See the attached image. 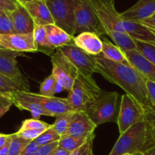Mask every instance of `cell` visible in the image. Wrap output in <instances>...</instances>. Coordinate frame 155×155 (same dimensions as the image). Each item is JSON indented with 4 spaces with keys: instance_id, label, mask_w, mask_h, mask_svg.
I'll return each instance as SVG.
<instances>
[{
    "instance_id": "f546056e",
    "label": "cell",
    "mask_w": 155,
    "mask_h": 155,
    "mask_svg": "<svg viewBox=\"0 0 155 155\" xmlns=\"http://www.w3.org/2000/svg\"><path fill=\"white\" fill-rule=\"evenodd\" d=\"M136 50L155 65V43L135 41Z\"/></svg>"
},
{
    "instance_id": "ab89813d",
    "label": "cell",
    "mask_w": 155,
    "mask_h": 155,
    "mask_svg": "<svg viewBox=\"0 0 155 155\" xmlns=\"http://www.w3.org/2000/svg\"><path fill=\"white\" fill-rule=\"evenodd\" d=\"M138 23L142 24L143 26L147 27L148 30H150L152 33L155 34V12L153 15H150V17H148V18H145V19L142 20V21H139Z\"/></svg>"
},
{
    "instance_id": "816d5d0a",
    "label": "cell",
    "mask_w": 155,
    "mask_h": 155,
    "mask_svg": "<svg viewBox=\"0 0 155 155\" xmlns=\"http://www.w3.org/2000/svg\"><path fill=\"white\" fill-rule=\"evenodd\" d=\"M13 1H15V2H16V0H13Z\"/></svg>"
},
{
    "instance_id": "f5cc1de1",
    "label": "cell",
    "mask_w": 155,
    "mask_h": 155,
    "mask_svg": "<svg viewBox=\"0 0 155 155\" xmlns=\"http://www.w3.org/2000/svg\"><path fill=\"white\" fill-rule=\"evenodd\" d=\"M125 155H130V154H125Z\"/></svg>"
},
{
    "instance_id": "4fadbf2b",
    "label": "cell",
    "mask_w": 155,
    "mask_h": 155,
    "mask_svg": "<svg viewBox=\"0 0 155 155\" xmlns=\"http://www.w3.org/2000/svg\"><path fill=\"white\" fill-rule=\"evenodd\" d=\"M0 45L5 48L19 52L37 51L33 33L0 34Z\"/></svg>"
},
{
    "instance_id": "603a6c76",
    "label": "cell",
    "mask_w": 155,
    "mask_h": 155,
    "mask_svg": "<svg viewBox=\"0 0 155 155\" xmlns=\"http://www.w3.org/2000/svg\"><path fill=\"white\" fill-rule=\"evenodd\" d=\"M101 40L103 42L101 54L103 57L111 61L129 64L126 56L119 48H118L115 44L103 36L102 37Z\"/></svg>"
},
{
    "instance_id": "6da1fadb",
    "label": "cell",
    "mask_w": 155,
    "mask_h": 155,
    "mask_svg": "<svg viewBox=\"0 0 155 155\" xmlns=\"http://www.w3.org/2000/svg\"><path fill=\"white\" fill-rule=\"evenodd\" d=\"M96 73L106 80L117 85L138 101L144 110L153 107L149 101L146 88V79L130 64L111 61L101 54L94 56Z\"/></svg>"
},
{
    "instance_id": "2e32d148",
    "label": "cell",
    "mask_w": 155,
    "mask_h": 155,
    "mask_svg": "<svg viewBox=\"0 0 155 155\" xmlns=\"http://www.w3.org/2000/svg\"><path fill=\"white\" fill-rule=\"evenodd\" d=\"M129 64L147 80L155 82V65L136 49L122 51Z\"/></svg>"
},
{
    "instance_id": "3957f363",
    "label": "cell",
    "mask_w": 155,
    "mask_h": 155,
    "mask_svg": "<svg viewBox=\"0 0 155 155\" xmlns=\"http://www.w3.org/2000/svg\"><path fill=\"white\" fill-rule=\"evenodd\" d=\"M121 100L118 92L103 90L84 112L97 127L105 123H117Z\"/></svg>"
},
{
    "instance_id": "52a82bcc",
    "label": "cell",
    "mask_w": 155,
    "mask_h": 155,
    "mask_svg": "<svg viewBox=\"0 0 155 155\" xmlns=\"http://www.w3.org/2000/svg\"><path fill=\"white\" fill-rule=\"evenodd\" d=\"M51 63L52 74L63 86L64 90L69 92L79 74L78 69L59 49L51 54Z\"/></svg>"
},
{
    "instance_id": "5b68a950",
    "label": "cell",
    "mask_w": 155,
    "mask_h": 155,
    "mask_svg": "<svg viewBox=\"0 0 155 155\" xmlns=\"http://www.w3.org/2000/svg\"><path fill=\"white\" fill-rule=\"evenodd\" d=\"M74 24L75 36L83 32H91L99 36L106 35L96 15L91 0H75Z\"/></svg>"
},
{
    "instance_id": "cb8c5ba5",
    "label": "cell",
    "mask_w": 155,
    "mask_h": 155,
    "mask_svg": "<svg viewBox=\"0 0 155 155\" xmlns=\"http://www.w3.org/2000/svg\"><path fill=\"white\" fill-rule=\"evenodd\" d=\"M33 34L37 51H41L46 54L51 55L54 52L55 48L49 42L45 26L34 24Z\"/></svg>"
},
{
    "instance_id": "f35d334b",
    "label": "cell",
    "mask_w": 155,
    "mask_h": 155,
    "mask_svg": "<svg viewBox=\"0 0 155 155\" xmlns=\"http://www.w3.org/2000/svg\"><path fill=\"white\" fill-rule=\"evenodd\" d=\"M18 2L13 0H0V9L5 12H12L18 6Z\"/></svg>"
},
{
    "instance_id": "8fae6325",
    "label": "cell",
    "mask_w": 155,
    "mask_h": 155,
    "mask_svg": "<svg viewBox=\"0 0 155 155\" xmlns=\"http://www.w3.org/2000/svg\"><path fill=\"white\" fill-rule=\"evenodd\" d=\"M58 49L60 50L75 66L80 74L85 77H92L93 74L96 73L94 56L88 54L74 44L64 45Z\"/></svg>"
},
{
    "instance_id": "f1b7e54d",
    "label": "cell",
    "mask_w": 155,
    "mask_h": 155,
    "mask_svg": "<svg viewBox=\"0 0 155 155\" xmlns=\"http://www.w3.org/2000/svg\"><path fill=\"white\" fill-rule=\"evenodd\" d=\"M11 136H12V141L9 147V155H19L21 151L26 148V146L31 142L19 137L15 133L11 134Z\"/></svg>"
},
{
    "instance_id": "7c38bea8",
    "label": "cell",
    "mask_w": 155,
    "mask_h": 155,
    "mask_svg": "<svg viewBox=\"0 0 155 155\" xmlns=\"http://www.w3.org/2000/svg\"><path fill=\"white\" fill-rule=\"evenodd\" d=\"M25 94L38 104L43 106V108L50 114L51 117H57L61 115L75 112V110L73 108L67 98L44 96L40 95L39 93H33L30 92H25Z\"/></svg>"
},
{
    "instance_id": "e0dca14e",
    "label": "cell",
    "mask_w": 155,
    "mask_h": 155,
    "mask_svg": "<svg viewBox=\"0 0 155 155\" xmlns=\"http://www.w3.org/2000/svg\"><path fill=\"white\" fill-rule=\"evenodd\" d=\"M155 12V0H138L134 5L121 13L122 19L139 22Z\"/></svg>"
},
{
    "instance_id": "e575fe53",
    "label": "cell",
    "mask_w": 155,
    "mask_h": 155,
    "mask_svg": "<svg viewBox=\"0 0 155 155\" xmlns=\"http://www.w3.org/2000/svg\"><path fill=\"white\" fill-rule=\"evenodd\" d=\"M13 104V101L7 93L0 92V118L7 113Z\"/></svg>"
},
{
    "instance_id": "7bdbcfd3",
    "label": "cell",
    "mask_w": 155,
    "mask_h": 155,
    "mask_svg": "<svg viewBox=\"0 0 155 155\" xmlns=\"http://www.w3.org/2000/svg\"><path fill=\"white\" fill-rule=\"evenodd\" d=\"M11 141H12V136H11V134H10V136H9V138L8 139L4 147L0 150V155H9V147H10Z\"/></svg>"
},
{
    "instance_id": "db71d44e",
    "label": "cell",
    "mask_w": 155,
    "mask_h": 155,
    "mask_svg": "<svg viewBox=\"0 0 155 155\" xmlns=\"http://www.w3.org/2000/svg\"><path fill=\"white\" fill-rule=\"evenodd\" d=\"M51 155H54V154H51Z\"/></svg>"
},
{
    "instance_id": "ffe728a7",
    "label": "cell",
    "mask_w": 155,
    "mask_h": 155,
    "mask_svg": "<svg viewBox=\"0 0 155 155\" xmlns=\"http://www.w3.org/2000/svg\"><path fill=\"white\" fill-rule=\"evenodd\" d=\"M23 6L29 12L34 21V24L44 26L54 24L53 18L45 0H35Z\"/></svg>"
},
{
    "instance_id": "c3c4849f",
    "label": "cell",
    "mask_w": 155,
    "mask_h": 155,
    "mask_svg": "<svg viewBox=\"0 0 155 155\" xmlns=\"http://www.w3.org/2000/svg\"><path fill=\"white\" fill-rule=\"evenodd\" d=\"M3 12H3V11L2 10V9H0V15H2V14Z\"/></svg>"
},
{
    "instance_id": "bcb514c9",
    "label": "cell",
    "mask_w": 155,
    "mask_h": 155,
    "mask_svg": "<svg viewBox=\"0 0 155 155\" xmlns=\"http://www.w3.org/2000/svg\"><path fill=\"white\" fill-rule=\"evenodd\" d=\"M144 155H155V145L144 153Z\"/></svg>"
},
{
    "instance_id": "4316f807",
    "label": "cell",
    "mask_w": 155,
    "mask_h": 155,
    "mask_svg": "<svg viewBox=\"0 0 155 155\" xmlns=\"http://www.w3.org/2000/svg\"><path fill=\"white\" fill-rule=\"evenodd\" d=\"M74 113V112H73ZM66 114L61 115V116L56 117L54 124H52V127L53 130L57 133L60 136H63L67 135L68 131V127H69L70 122H71L72 114Z\"/></svg>"
},
{
    "instance_id": "30bf717a",
    "label": "cell",
    "mask_w": 155,
    "mask_h": 155,
    "mask_svg": "<svg viewBox=\"0 0 155 155\" xmlns=\"http://www.w3.org/2000/svg\"><path fill=\"white\" fill-rule=\"evenodd\" d=\"M24 55L23 52L12 51L7 48L0 49V74L16 82L24 92H30L27 79L21 72L16 58Z\"/></svg>"
},
{
    "instance_id": "d6986e66",
    "label": "cell",
    "mask_w": 155,
    "mask_h": 155,
    "mask_svg": "<svg viewBox=\"0 0 155 155\" xmlns=\"http://www.w3.org/2000/svg\"><path fill=\"white\" fill-rule=\"evenodd\" d=\"M10 16L15 33L21 34L33 33L34 21L24 6L18 4L16 8L10 12Z\"/></svg>"
},
{
    "instance_id": "7dc6e473",
    "label": "cell",
    "mask_w": 155,
    "mask_h": 155,
    "mask_svg": "<svg viewBox=\"0 0 155 155\" xmlns=\"http://www.w3.org/2000/svg\"><path fill=\"white\" fill-rule=\"evenodd\" d=\"M33 1H35V0H16L17 2H18V4L21 5H24L27 4V3Z\"/></svg>"
},
{
    "instance_id": "277c9868",
    "label": "cell",
    "mask_w": 155,
    "mask_h": 155,
    "mask_svg": "<svg viewBox=\"0 0 155 155\" xmlns=\"http://www.w3.org/2000/svg\"><path fill=\"white\" fill-rule=\"evenodd\" d=\"M103 92L92 77L79 74L69 91L68 98L75 111H84L90 104Z\"/></svg>"
},
{
    "instance_id": "60d3db41",
    "label": "cell",
    "mask_w": 155,
    "mask_h": 155,
    "mask_svg": "<svg viewBox=\"0 0 155 155\" xmlns=\"http://www.w3.org/2000/svg\"><path fill=\"white\" fill-rule=\"evenodd\" d=\"M39 147L40 146L35 142V141H31L19 155H33L36 152Z\"/></svg>"
},
{
    "instance_id": "9c48e42d",
    "label": "cell",
    "mask_w": 155,
    "mask_h": 155,
    "mask_svg": "<svg viewBox=\"0 0 155 155\" xmlns=\"http://www.w3.org/2000/svg\"><path fill=\"white\" fill-rule=\"evenodd\" d=\"M144 119L145 110L142 106L128 94L122 95L121 106L116 123L119 134H122L131 127Z\"/></svg>"
},
{
    "instance_id": "44dd1931",
    "label": "cell",
    "mask_w": 155,
    "mask_h": 155,
    "mask_svg": "<svg viewBox=\"0 0 155 155\" xmlns=\"http://www.w3.org/2000/svg\"><path fill=\"white\" fill-rule=\"evenodd\" d=\"M125 31L134 41L155 43V34L138 22L122 19Z\"/></svg>"
},
{
    "instance_id": "4dcf8cb0",
    "label": "cell",
    "mask_w": 155,
    "mask_h": 155,
    "mask_svg": "<svg viewBox=\"0 0 155 155\" xmlns=\"http://www.w3.org/2000/svg\"><path fill=\"white\" fill-rule=\"evenodd\" d=\"M15 91H22L21 86L12 79L0 74V92L11 93Z\"/></svg>"
},
{
    "instance_id": "484cf974",
    "label": "cell",
    "mask_w": 155,
    "mask_h": 155,
    "mask_svg": "<svg viewBox=\"0 0 155 155\" xmlns=\"http://www.w3.org/2000/svg\"><path fill=\"white\" fill-rule=\"evenodd\" d=\"M89 138L82 139V138L74 137V136H69V135H65L63 136H61L60 139L59 141V147L71 152V151H74L77 148H78L79 147L81 146L82 145H84Z\"/></svg>"
},
{
    "instance_id": "9a60e30c",
    "label": "cell",
    "mask_w": 155,
    "mask_h": 155,
    "mask_svg": "<svg viewBox=\"0 0 155 155\" xmlns=\"http://www.w3.org/2000/svg\"><path fill=\"white\" fill-rule=\"evenodd\" d=\"M7 94L13 101V104L20 110L30 112L34 119H39L41 116L51 117L50 114L43 106L27 96L24 91H15Z\"/></svg>"
},
{
    "instance_id": "681fc988",
    "label": "cell",
    "mask_w": 155,
    "mask_h": 155,
    "mask_svg": "<svg viewBox=\"0 0 155 155\" xmlns=\"http://www.w3.org/2000/svg\"><path fill=\"white\" fill-rule=\"evenodd\" d=\"M1 48H5L3 46H2L1 45H0V49H1Z\"/></svg>"
},
{
    "instance_id": "f907efd6",
    "label": "cell",
    "mask_w": 155,
    "mask_h": 155,
    "mask_svg": "<svg viewBox=\"0 0 155 155\" xmlns=\"http://www.w3.org/2000/svg\"><path fill=\"white\" fill-rule=\"evenodd\" d=\"M138 155H144V154H143V153H141V154H139Z\"/></svg>"
},
{
    "instance_id": "7a4b0ae2",
    "label": "cell",
    "mask_w": 155,
    "mask_h": 155,
    "mask_svg": "<svg viewBox=\"0 0 155 155\" xmlns=\"http://www.w3.org/2000/svg\"><path fill=\"white\" fill-rule=\"evenodd\" d=\"M155 145V134L145 119L120 134L109 155H138Z\"/></svg>"
},
{
    "instance_id": "ba28073f",
    "label": "cell",
    "mask_w": 155,
    "mask_h": 155,
    "mask_svg": "<svg viewBox=\"0 0 155 155\" xmlns=\"http://www.w3.org/2000/svg\"><path fill=\"white\" fill-rule=\"evenodd\" d=\"M91 2L106 35L112 31L126 33L123 28L121 13L115 9L114 0H91Z\"/></svg>"
},
{
    "instance_id": "5bb4252c",
    "label": "cell",
    "mask_w": 155,
    "mask_h": 155,
    "mask_svg": "<svg viewBox=\"0 0 155 155\" xmlns=\"http://www.w3.org/2000/svg\"><path fill=\"white\" fill-rule=\"evenodd\" d=\"M97 126L83 111H75L72 114L67 135L77 138L88 139L94 136Z\"/></svg>"
},
{
    "instance_id": "ee69618b",
    "label": "cell",
    "mask_w": 155,
    "mask_h": 155,
    "mask_svg": "<svg viewBox=\"0 0 155 155\" xmlns=\"http://www.w3.org/2000/svg\"><path fill=\"white\" fill-rule=\"evenodd\" d=\"M70 154H71L70 151H67V150L64 149L62 148H60L59 146L57 147V148L55 150L54 153H53L54 155H70Z\"/></svg>"
},
{
    "instance_id": "d590c367",
    "label": "cell",
    "mask_w": 155,
    "mask_h": 155,
    "mask_svg": "<svg viewBox=\"0 0 155 155\" xmlns=\"http://www.w3.org/2000/svg\"><path fill=\"white\" fill-rule=\"evenodd\" d=\"M43 132V130H18L15 133H16L17 136L22 138V139H27L29 141H34Z\"/></svg>"
},
{
    "instance_id": "d4e9b609",
    "label": "cell",
    "mask_w": 155,
    "mask_h": 155,
    "mask_svg": "<svg viewBox=\"0 0 155 155\" xmlns=\"http://www.w3.org/2000/svg\"><path fill=\"white\" fill-rule=\"evenodd\" d=\"M63 86L56 81L53 74L49 75L40 86L39 94L44 96H54L55 94L63 90Z\"/></svg>"
},
{
    "instance_id": "ac0fdd59",
    "label": "cell",
    "mask_w": 155,
    "mask_h": 155,
    "mask_svg": "<svg viewBox=\"0 0 155 155\" xmlns=\"http://www.w3.org/2000/svg\"><path fill=\"white\" fill-rule=\"evenodd\" d=\"M73 42L77 47L93 56L101 54L103 42L96 33L83 32L74 36Z\"/></svg>"
},
{
    "instance_id": "836d02e7",
    "label": "cell",
    "mask_w": 155,
    "mask_h": 155,
    "mask_svg": "<svg viewBox=\"0 0 155 155\" xmlns=\"http://www.w3.org/2000/svg\"><path fill=\"white\" fill-rule=\"evenodd\" d=\"M95 136H91L86 142L74 151H71L70 155H94L93 153V141Z\"/></svg>"
},
{
    "instance_id": "f6af8a7d",
    "label": "cell",
    "mask_w": 155,
    "mask_h": 155,
    "mask_svg": "<svg viewBox=\"0 0 155 155\" xmlns=\"http://www.w3.org/2000/svg\"><path fill=\"white\" fill-rule=\"evenodd\" d=\"M9 136H10V134H0V150H1L2 148L4 147V145H5L6 142H7Z\"/></svg>"
},
{
    "instance_id": "1f68e13d",
    "label": "cell",
    "mask_w": 155,
    "mask_h": 155,
    "mask_svg": "<svg viewBox=\"0 0 155 155\" xmlns=\"http://www.w3.org/2000/svg\"><path fill=\"white\" fill-rule=\"evenodd\" d=\"M51 127V125L46 123L43 122L42 120H40L39 119H26L21 124V127L19 130H46Z\"/></svg>"
},
{
    "instance_id": "7402d4cb",
    "label": "cell",
    "mask_w": 155,
    "mask_h": 155,
    "mask_svg": "<svg viewBox=\"0 0 155 155\" xmlns=\"http://www.w3.org/2000/svg\"><path fill=\"white\" fill-rule=\"evenodd\" d=\"M45 28L49 42L55 49H58L64 45L74 44V36H71L54 24L45 25Z\"/></svg>"
},
{
    "instance_id": "b9f144b4",
    "label": "cell",
    "mask_w": 155,
    "mask_h": 155,
    "mask_svg": "<svg viewBox=\"0 0 155 155\" xmlns=\"http://www.w3.org/2000/svg\"><path fill=\"white\" fill-rule=\"evenodd\" d=\"M145 118L150 125L151 126L152 129L153 130V133L155 134V108L154 107H150L148 110L145 111Z\"/></svg>"
},
{
    "instance_id": "8992f818",
    "label": "cell",
    "mask_w": 155,
    "mask_h": 155,
    "mask_svg": "<svg viewBox=\"0 0 155 155\" xmlns=\"http://www.w3.org/2000/svg\"><path fill=\"white\" fill-rule=\"evenodd\" d=\"M55 25L65 30L71 36L74 33L75 0H45Z\"/></svg>"
},
{
    "instance_id": "d6a6232c",
    "label": "cell",
    "mask_w": 155,
    "mask_h": 155,
    "mask_svg": "<svg viewBox=\"0 0 155 155\" xmlns=\"http://www.w3.org/2000/svg\"><path fill=\"white\" fill-rule=\"evenodd\" d=\"M15 33L10 12H3L0 15V34H12Z\"/></svg>"
},
{
    "instance_id": "83f0119b",
    "label": "cell",
    "mask_w": 155,
    "mask_h": 155,
    "mask_svg": "<svg viewBox=\"0 0 155 155\" xmlns=\"http://www.w3.org/2000/svg\"><path fill=\"white\" fill-rule=\"evenodd\" d=\"M60 138L61 136L57 133H56V131L53 130L51 125L50 128L47 129L42 134L40 135L34 141L40 147L49 145V144H52L53 142H59Z\"/></svg>"
},
{
    "instance_id": "74e56055",
    "label": "cell",
    "mask_w": 155,
    "mask_h": 155,
    "mask_svg": "<svg viewBox=\"0 0 155 155\" xmlns=\"http://www.w3.org/2000/svg\"><path fill=\"white\" fill-rule=\"evenodd\" d=\"M146 88L149 101L151 105L155 108V82L146 80Z\"/></svg>"
},
{
    "instance_id": "8d00e7d4",
    "label": "cell",
    "mask_w": 155,
    "mask_h": 155,
    "mask_svg": "<svg viewBox=\"0 0 155 155\" xmlns=\"http://www.w3.org/2000/svg\"><path fill=\"white\" fill-rule=\"evenodd\" d=\"M59 146V142L39 147L36 152L33 155H51L54 153L55 150Z\"/></svg>"
}]
</instances>
